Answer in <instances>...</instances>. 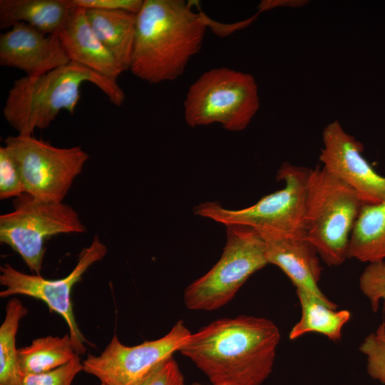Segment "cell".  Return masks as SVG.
Listing matches in <instances>:
<instances>
[{
    "label": "cell",
    "instance_id": "obj_1",
    "mask_svg": "<svg viewBox=\"0 0 385 385\" xmlns=\"http://www.w3.org/2000/svg\"><path fill=\"white\" fill-rule=\"evenodd\" d=\"M279 341L272 321L240 315L218 319L191 333L178 352L212 385H261L272 371Z\"/></svg>",
    "mask_w": 385,
    "mask_h": 385
},
{
    "label": "cell",
    "instance_id": "obj_2",
    "mask_svg": "<svg viewBox=\"0 0 385 385\" xmlns=\"http://www.w3.org/2000/svg\"><path fill=\"white\" fill-rule=\"evenodd\" d=\"M192 1L143 0L129 70L150 84L177 79L201 49L208 17Z\"/></svg>",
    "mask_w": 385,
    "mask_h": 385
},
{
    "label": "cell",
    "instance_id": "obj_3",
    "mask_svg": "<svg viewBox=\"0 0 385 385\" xmlns=\"http://www.w3.org/2000/svg\"><path fill=\"white\" fill-rule=\"evenodd\" d=\"M85 82L97 86L115 106L124 103L117 80L71 61L41 76L16 80L8 92L4 117L19 134L32 135L35 129L48 128L62 110L73 115Z\"/></svg>",
    "mask_w": 385,
    "mask_h": 385
},
{
    "label": "cell",
    "instance_id": "obj_4",
    "mask_svg": "<svg viewBox=\"0 0 385 385\" xmlns=\"http://www.w3.org/2000/svg\"><path fill=\"white\" fill-rule=\"evenodd\" d=\"M362 205L354 190L323 167L309 169L305 236L328 266H339L348 259L350 237Z\"/></svg>",
    "mask_w": 385,
    "mask_h": 385
},
{
    "label": "cell",
    "instance_id": "obj_5",
    "mask_svg": "<svg viewBox=\"0 0 385 385\" xmlns=\"http://www.w3.org/2000/svg\"><path fill=\"white\" fill-rule=\"evenodd\" d=\"M309 173L308 168L284 163L277 175L284 187L262 197L254 205L230 210L217 202H207L196 206L194 212L225 225L249 227L261 236H305Z\"/></svg>",
    "mask_w": 385,
    "mask_h": 385
},
{
    "label": "cell",
    "instance_id": "obj_6",
    "mask_svg": "<svg viewBox=\"0 0 385 385\" xmlns=\"http://www.w3.org/2000/svg\"><path fill=\"white\" fill-rule=\"evenodd\" d=\"M258 86L250 73L226 67L203 72L189 87L183 103L191 127L219 123L230 131L245 130L260 108Z\"/></svg>",
    "mask_w": 385,
    "mask_h": 385
},
{
    "label": "cell",
    "instance_id": "obj_7",
    "mask_svg": "<svg viewBox=\"0 0 385 385\" xmlns=\"http://www.w3.org/2000/svg\"><path fill=\"white\" fill-rule=\"evenodd\" d=\"M226 228L227 241L220 260L184 292V303L190 310L223 307L253 273L268 264L265 242L256 230L239 225Z\"/></svg>",
    "mask_w": 385,
    "mask_h": 385
},
{
    "label": "cell",
    "instance_id": "obj_8",
    "mask_svg": "<svg viewBox=\"0 0 385 385\" xmlns=\"http://www.w3.org/2000/svg\"><path fill=\"white\" fill-rule=\"evenodd\" d=\"M13 206V211L0 216V242L17 252L36 275H41L48 238L86 230L77 212L63 202L25 192L14 199Z\"/></svg>",
    "mask_w": 385,
    "mask_h": 385
},
{
    "label": "cell",
    "instance_id": "obj_9",
    "mask_svg": "<svg viewBox=\"0 0 385 385\" xmlns=\"http://www.w3.org/2000/svg\"><path fill=\"white\" fill-rule=\"evenodd\" d=\"M4 146L19 170L25 192L47 202H63L89 158L81 146L58 148L32 135L8 136Z\"/></svg>",
    "mask_w": 385,
    "mask_h": 385
},
{
    "label": "cell",
    "instance_id": "obj_10",
    "mask_svg": "<svg viewBox=\"0 0 385 385\" xmlns=\"http://www.w3.org/2000/svg\"><path fill=\"white\" fill-rule=\"evenodd\" d=\"M190 334L183 320L165 336L135 346L122 344L115 334L99 356L88 354L82 361L83 371L103 385H139L173 356Z\"/></svg>",
    "mask_w": 385,
    "mask_h": 385
},
{
    "label": "cell",
    "instance_id": "obj_11",
    "mask_svg": "<svg viewBox=\"0 0 385 385\" xmlns=\"http://www.w3.org/2000/svg\"><path fill=\"white\" fill-rule=\"evenodd\" d=\"M108 248L96 235L89 246L84 247L78 255V262L65 277L47 279L41 275L28 274L6 263L0 267V284L5 288L0 297L25 295L45 302L48 308L58 314L66 322L69 336L77 354L86 353L87 340L81 333L73 314L71 292L86 270L94 263L101 260L107 254Z\"/></svg>",
    "mask_w": 385,
    "mask_h": 385
},
{
    "label": "cell",
    "instance_id": "obj_12",
    "mask_svg": "<svg viewBox=\"0 0 385 385\" xmlns=\"http://www.w3.org/2000/svg\"><path fill=\"white\" fill-rule=\"evenodd\" d=\"M319 156L322 167L359 196L363 204L385 200V176L379 174L363 155L364 145L334 120L322 132Z\"/></svg>",
    "mask_w": 385,
    "mask_h": 385
},
{
    "label": "cell",
    "instance_id": "obj_13",
    "mask_svg": "<svg viewBox=\"0 0 385 385\" xmlns=\"http://www.w3.org/2000/svg\"><path fill=\"white\" fill-rule=\"evenodd\" d=\"M58 35L17 23L0 35V65L36 77L70 63Z\"/></svg>",
    "mask_w": 385,
    "mask_h": 385
},
{
    "label": "cell",
    "instance_id": "obj_14",
    "mask_svg": "<svg viewBox=\"0 0 385 385\" xmlns=\"http://www.w3.org/2000/svg\"><path fill=\"white\" fill-rule=\"evenodd\" d=\"M266 245L268 264L280 268L296 289L310 292L329 304V300L319 287L322 274L319 256L306 236H262Z\"/></svg>",
    "mask_w": 385,
    "mask_h": 385
},
{
    "label": "cell",
    "instance_id": "obj_15",
    "mask_svg": "<svg viewBox=\"0 0 385 385\" xmlns=\"http://www.w3.org/2000/svg\"><path fill=\"white\" fill-rule=\"evenodd\" d=\"M70 61L117 80L125 68L92 30L86 10L74 7L66 27L58 34Z\"/></svg>",
    "mask_w": 385,
    "mask_h": 385
},
{
    "label": "cell",
    "instance_id": "obj_16",
    "mask_svg": "<svg viewBox=\"0 0 385 385\" xmlns=\"http://www.w3.org/2000/svg\"><path fill=\"white\" fill-rule=\"evenodd\" d=\"M73 9L71 0H0V29L22 22L44 34L58 35Z\"/></svg>",
    "mask_w": 385,
    "mask_h": 385
},
{
    "label": "cell",
    "instance_id": "obj_17",
    "mask_svg": "<svg viewBox=\"0 0 385 385\" xmlns=\"http://www.w3.org/2000/svg\"><path fill=\"white\" fill-rule=\"evenodd\" d=\"M86 16L101 43L126 71L129 70L135 36L137 14L120 10L87 9Z\"/></svg>",
    "mask_w": 385,
    "mask_h": 385
},
{
    "label": "cell",
    "instance_id": "obj_18",
    "mask_svg": "<svg viewBox=\"0 0 385 385\" xmlns=\"http://www.w3.org/2000/svg\"><path fill=\"white\" fill-rule=\"evenodd\" d=\"M301 307V317L291 329L289 338L298 339L307 333L316 332L337 342L342 337V330L350 320L346 309L337 310V305L329 304L310 292L296 289Z\"/></svg>",
    "mask_w": 385,
    "mask_h": 385
},
{
    "label": "cell",
    "instance_id": "obj_19",
    "mask_svg": "<svg viewBox=\"0 0 385 385\" xmlns=\"http://www.w3.org/2000/svg\"><path fill=\"white\" fill-rule=\"evenodd\" d=\"M348 258L368 263L385 260V200L362 205L350 237Z\"/></svg>",
    "mask_w": 385,
    "mask_h": 385
},
{
    "label": "cell",
    "instance_id": "obj_20",
    "mask_svg": "<svg viewBox=\"0 0 385 385\" xmlns=\"http://www.w3.org/2000/svg\"><path fill=\"white\" fill-rule=\"evenodd\" d=\"M77 355L69 334L46 336L19 349V363L22 377L51 371L73 360Z\"/></svg>",
    "mask_w": 385,
    "mask_h": 385
},
{
    "label": "cell",
    "instance_id": "obj_21",
    "mask_svg": "<svg viewBox=\"0 0 385 385\" xmlns=\"http://www.w3.org/2000/svg\"><path fill=\"white\" fill-rule=\"evenodd\" d=\"M5 310L0 327V385H22L16 338L20 322L28 309L20 299L12 297Z\"/></svg>",
    "mask_w": 385,
    "mask_h": 385
},
{
    "label": "cell",
    "instance_id": "obj_22",
    "mask_svg": "<svg viewBox=\"0 0 385 385\" xmlns=\"http://www.w3.org/2000/svg\"><path fill=\"white\" fill-rule=\"evenodd\" d=\"M359 350L366 357L369 375L385 385V322L364 338Z\"/></svg>",
    "mask_w": 385,
    "mask_h": 385
},
{
    "label": "cell",
    "instance_id": "obj_23",
    "mask_svg": "<svg viewBox=\"0 0 385 385\" xmlns=\"http://www.w3.org/2000/svg\"><path fill=\"white\" fill-rule=\"evenodd\" d=\"M359 285L372 311L376 312L380 300H385V260L369 263L360 275Z\"/></svg>",
    "mask_w": 385,
    "mask_h": 385
},
{
    "label": "cell",
    "instance_id": "obj_24",
    "mask_svg": "<svg viewBox=\"0 0 385 385\" xmlns=\"http://www.w3.org/2000/svg\"><path fill=\"white\" fill-rule=\"evenodd\" d=\"M25 193L19 170L5 146L0 147V199L16 198Z\"/></svg>",
    "mask_w": 385,
    "mask_h": 385
},
{
    "label": "cell",
    "instance_id": "obj_25",
    "mask_svg": "<svg viewBox=\"0 0 385 385\" xmlns=\"http://www.w3.org/2000/svg\"><path fill=\"white\" fill-rule=\"evenodd\" d=\"M83 371L77 355L69 363L48 372L28 374L22 377V385H71L76 376Z\"/></svg>",
    "mask_w": 385,
    "mask_h": 385
},
{
    "label": "cell",
    "instance_id": "obj_26",
    "mask_svg": "<svg viewBox=\"0 0 385 385\" xmlns=\"http://www.w3.org/2000/svg\"><path fill=\"white\" fill-rule=\"evenodd\" d=\"M139 385H184V377L178 363L172 356Z\"/></svg>",
    "mask_w": 385,
    "mask_h": 385
},
{
    "label": "cell",
    "instance_id": "obj_27",
    "mask_svg": "<svg viewBox=\"0 0 385 385\" xmlns=\"http://www.w3.org/2000/svg\"><path fill=\"white\" fill-rule=\"evenodd\" d=\"M72 6L83 9L125 11L138 14L143 0H71Z\"/></svg>",
    "mask_w": 385,
    "mask_h": 385
},
{
    "label": "cell",
    "instance_id": "obj_28",
    "mask_svg": "<svg viewBox=\"0 0 385 385\" xmlns=\"http://www.w3.org/2000/svg\"><path fill=\"white\" fill-rule=\"evenodd\" d=\"M308 2L307 0H265L259 4L258 14L279 6L301 7L307 4Z\"/></svg>",
    "mask_w": 385,
    "mask_h": 385
},
{
    "label": "cell",
    "instance_id": "obj_29",
    "mask_svg": "<svg viewBox=\"0 0 385 385\" xmlns=\"http://www.w3.org/2000/svg\"><path fill=\"white\" fill-rule=\"evenodd\" d=\"M215 385H235V384H231V383H222V384H215Z\"/></svg>",
    "mask_w": 385,
    "mask_h": 385
},
{
    "label": "cell",
    "instance_id": "obj_30",
    "mask_svg": "<svg viewBox=\"0 0 385 385\" xmlns=\"http://www.w3.org/2000/svg\"><path fill=\"white\" fill-rule=\"evenodd\" d=\"M192 385H204V384H199V383H194Z\"/></svg>",
    "mask_w": 385,
    "mask_h": 385
},
{
    "label": "cell",
    "instance_id": "obj_31",
    "mask_svg": "<svg viewBox=\"0 0 385 385\" xmlns=\"http://www.w3.org/2000/svg\"><path fill=\"white\" fill-rule=\"evenodd\" d=\"M100 385H103V384H101Z\"/></svg>",
    "mask_w": 385,
    "mask_h": 385
}]
</instances>
